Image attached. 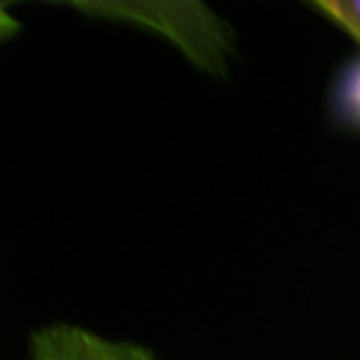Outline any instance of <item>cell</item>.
Returning <instances> with one entry per match:
<instances>
[{"instance_id":"cell-2","label":"cell","mask_w":360,"mask_h":360,"mask_svg":"<svg viewBox=\"0 0 360 360\" xmlns=\"http://www.w3.org/2000/svg\"><path fill=\"white\" fill-rule=\"evenodd\" d=\"M34 360H155L143 346L110 340L82 326H45L34 335Z\"/></svg>"},{"instance_id":"cell-5","label":"cell","mask_w":360,"mask_h":360,"mask_svg":"<svg viewBox=\"0 0 360 360\" xmlns=\"http://www.w3.org/2000/svg\"><path fill=\"white\" fill-rule=\"evenodd\" d=\"M17 31V20L6 11V8H0V39H6V37H11Z\"/></svg>"},{"instance_id":"cell-1","label":"cell","mask_w":360,"mask_h":360,"mask_svg":"<svg viewBox=\"0 0 360 360\" xmlns=\"http://www.w3.org/2000/svg\"><path fill=\"white\" fill-rule=\"evenodd\" d=\"M14 3H28V0H0V8L8 11V6ZM48 3H68L96 17L141 25L172 42L194 68L205 73L222 76L233 53V39L228 25L202 0H48Z\"/></svg>"},{"instance_id":"cell-4","label":"cell","mask_w":360,"mask_h":360,"mask_svg":"<svg viewBox=\"0 0 360 360\" xmlns=\"http://www.w3.org/2000/svg\"><path fill=\"white\" fill-rule=\"evenodd\" d=\"M343 101H346L349 115L360 121V65L349 73V79H346V84H343Z\"/></svg>"},{"instance_id":"cell-3","label":"cell","mask_w":360,"mask_h":360,"mask_svg":"<svg viewBox=\"0 0 360 360\" xmlns=\"http://www.w3.org/2000/svg\"><path fill=\"white\" fill-rule=\"evenodd\" d=\"M312 3L360 42V0H312Z\"/></svg>"}]
</instances>
